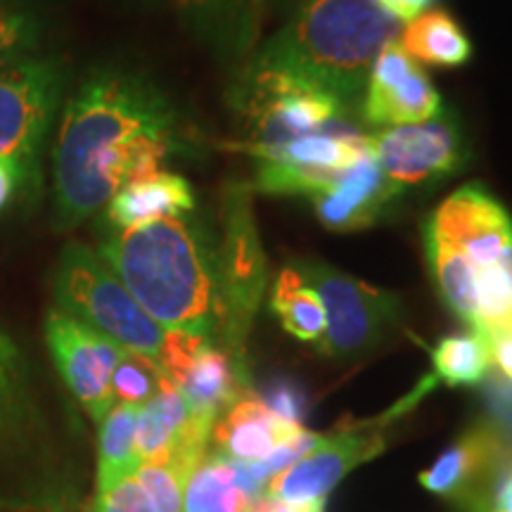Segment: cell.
<instances>
[{"label":"cell","instance_id":"30bf717a","mask_svg":"<svg viewBox=\"0 0 512 512\" xmlns=\"http://www.w3.org/2000/svg\"><path fill=\"white\" fill-rule=\"evenodd\" d=\"M245 110L259 136L254 143H283L342 126L349 107L316 83L271 69H249Z\"/></svg>","mask_w":512,"mask_h":512},{"label":"cell","instance_id":"603a6c76","mask_svg":"<svg viewBox=\"0 0 512 512\" xmlns=\"http://www.w3.org/2000/svg\"><path fill=\"white\" fill-rule=\"evenodd\" d=\"M271 309L280 325L299 342L318 344L325 335L323 302L292 266H285L271 292Z\"/></svg>","mask_w":512,"mask_h":512},{"label":"cell","instance_id":"5bb4252c","mask_svg":"<svg viewBox=\"0 0 512 512\" xmlns=\"http://www.w3.org/2000/svg\"><path fill=\"white\" fill-rule=\"evenodd\" d=\"M441 114V95L430 76L401 48L399 38L384 46L370 69L361 117L368 126L394 128L422 124Z\"/></svg>","mask_w":512,"mask_h":512},{"label":"cell","instance_id":"2e32d148","mask_svg":"<svg viewBox=\"0 0 512 512\" xmlns=\"http://www.w3.org/2000/svg\"><path fill=\"white\" fill-rule=\"evenodd\" d=\"M302 425H292L278 418L261 396H240L226 413L216 420L211 432V444L221 456L240 463H261L280 446L302 434Z\"/></svg>","mask_w":512,"mask_h":512},{"label":"cell","instance_id":"4dcf8cb0","mask_svg":"<svg viewBox=\"0 0 512 512\" xmlns=\"http://www.w3.org/2000/svg\"><path fill=\"white\" fill-rule=\"evenodd\" d=\"M380 8L392 15L396 22H413L415 17H420L422 12H427V8L434 3V0H375Z\"/></svg>","mask_w":512,"mask_h":512},{"label":"cell","instance_id":"ffe728a7","mask_svg":"<svg viewBox=\"0 0 512 512\" xmlns=\"http://www.w3.org/2000/svg\"><path fill=\"white\" fill-rule=\"evenodd\" d=\"M401 48L415 62L430 67H460L470 60L472 43L451 15L441 10L422 12L401 29Z\"/></svg>","mask_w":512,"mask_h":512},{"label":"cell","instance_id":"ba28073f","mask_svg":"<svg viewBox=\"0 0 512 512\" xmlns=\"http://www.w3.org/2000/svg\"><path fill=\"white\" fill-rule=\"evenodd\" d=\"M221 290L226 306V337L223 351L245 363V344L256 309L266 292L268 271L259 233L249 204L247 188L233 185L223 200V235L219 240Z\"/></svg>","mask_w":512,"mask_h":512},{"label":"cell","instance_id":"7c38bea8","mask_svg":"<svg viewBox=\"0 0 512 512\" xmlns=\"http://www.w3.org/2000/svg\"><path fill=\"white\" fill-rule=\"evenodd\" d=\"M370 147L384 178L399 195L406 188L456 174L463 166V138L456 121L444 112L422 124L370 133Z\"/></svg>","mask_w":512,"mask_h":512},{"label":"cell","instance_id":"f1b7e54d","mask_svg":"<svg viewBox=\"0 0 512 512\" xmlns=\"http://www.w3.org/2000/svg\"><path fill=\"white\" fill-rule=\"evenodd\" d=\"M261 401H264L278 418L292 422V425H302L306 411H309V399H306L304 389L299 387L297 382L287 380V377H280V380L268 384Z\"/></svg>","mask_w":512,"mask_h":512},{"label":"cell","instance_id":"ac0fdd59","mask_svg":"<svg viewBox=\"0 0 512 512\" xmlns=\"http://www.w3.org/2000/svg\"><path fill=\"white\" fill-rule=\"evenodd\" d=\"M195 207L197 200L192 185L183 176L159 171L121 188L102 211H105L107 230H126L192 214Z\"/></svg>","mask_w":512,"mask_h":512},{"label":"cell","instance_id":"9c48e42d","mask_svg":"<svg viewBox=\"0 0 512 512\" xmlns=\"http://www.w3.org/2000/svg\"><path fill=\"white\" fill-rule=\"evenodd\" d=\"M434 382H437L434 377H427L406 401H401L392 413H387L380 420L363 422V425L347 427V430H339L335 434H323V439L302 460H297L285 472L275 475L266 484L264 491L287 503L325 501L330 491L354 467L380 456L384 451V444H387L384 427L394 418H399L401 413H406V408L413 406L422 394L430 392Z\"/></svg>","mask_w":512,"mask_h":512},{"label":"cell","instance_id":"836d02e7","mask_svg":"<svg viewBox=\"0 0 512 512\" xmlns=\"http://www.w3.org/2000/svg\"><path fill=\"white\" fill-rule=\"evenodd\" d=\"M22 190V178L10 164L0 162V211L15 200L17 192Z\"/></svg>","mask_w":512,"mask_h":512},{"label":"cell","instance_id":"3957f363","mask_svg":"<svg viewBox=\"0 0 512 512\" xmlns=\"http://www.w3.org/2000/svg\"><path fill=\"white\" fill-rule=\"evenodd\" d=\"M403 24L375 0H304L271 36L252 69H271L323 88L354 107L363 102L370 69Z\"/></svg>","mask_w":512,"mask_h":512},{"label":"cell","instance_id":"7a4b0ae2","mask_svg":"<svg viewBox=\"0 0 512 512\" xmlns=\"http://www.w3.org/2000/svg\"><path fill=\"white\" fill-rule=\"evenodd\" d=\"M95 252L159 325L223 347L219 240L200 221L185 214L107 230Z\"/></svg>","mask_w":512,"mask_h":512},{"label":"cell","instance_id":"9a60e30c","mask_svg":"<svg viewBox=\"0 0 512 512\" xmlns=\"http://www.w3.org/2000/svg\"><path fill=\"white\" fill-rule=\"evenodd\" d=\"M399 197L370 155L361 164L342 171L335 181L313 192L316 216L330 230H361L380 219L389 202Z\"/></svg>","mask_w":512,"mask_h":512},{"label":"cell","instance_id":"4fadbf2b","mask_svg":"<svg viewBox=\"0 0 512 512\" xmlns=\"http://www.w3.org/2000/svg\"><path fill=\"white\" fill-rule=\"evenodd\" d=\"M512 460V446L491 420L477 422L420 475L427 491L465 508L489 503L496 479Z\"/></svg>","mask_w":512,"mask_h":512},{"label":"cell","instance_id":"277c9868","mask_svg":"<svg viewBox=\"0 0 512 512\" xmlns=\"http://www.w3.org/2000/svg\"><path fill=\"white\" fill-rule=\"evenodd\" d=\"M53 297L55 309L110 337L121 349L155 361L169 380H174L202 344H207L202 337L159 325L100 254L83 242H69L57 256Z\"/></svg>","mask_w":512,"mask_h":512},{"label":"cell","instance_id":"52a82bcc","mask_svg":"<svg viewBox=\"0 0 512 512\" xmlns=\"http://www.w3.org/2000/svg\"><path fill=\"white\" fill-rule=\"evenodd\" d=\"M242 150L256 162L254 188L266 195H304L325 188L330 181L373 155L370 133L351 126H332L283 143H247Z\"/></svg>","mask_w":512,"mask_h":512},{"label":"cell","instance_id":"cb8c5ba5","mask_svg":"<svg viewBox=\"0 0 512 512\" xmlns=\"http://www.w3.org/2000/svg\"><path fill=\"white\" fill-rule=\"evenodd\" d=\"M48 12L38 0H0V67L41 55Z\"/></svg>","mask_w":512,"mask_h":512},{"label":"cell","instance_id":"83f0119b","mask_svg":"<svg viewBox=\"0 0 512 512\" xmlns=\"http://www.w3.org/2000/svg\"><path fill=\"white\" fill-rule=\"evenodd\" d=\"M88 512H152L143 484L136 475L119 479L107 489H98Z\"/></svg>","mask_w":512,"mask_h":512},{"label":"cell","instance_id":"d590c367","mask_svg":"<svg viewBox=\"0 0 512 512\" xmlns=\"http://www.w3.org/2000/svg\"><path fill=\"white\" fill-rule=\"evenodd\" d=\"M465 512H496V510L491 508L489 503H479V505H472V508H467Z\"/></svg>","mask_w":512,"mask_h":512},{"label":"cell","instance_id":"f546056e","mask_svg":"<svg viewBox=\"0 0 512 512\" xmlns=\"http://www.w3.org/2000/svg\"><path fill=\"white\" fill-rule=\"evenodd\" d=\"M323 508H325V501L287 503V501H280V498H275L264 491V494L252 498L242 512H325Z\"/></svg>","mask_w":512,"mask_h":512},{"label":"cell","instance_id":"e575fe53","mask_svg":"<svg viewBox=\"0 0 512 512\" xmlns=\"http://www.w3.org/2000/svg\"><path fill=\"white\" fill-rule=\"evenodd\" d=\"M181 5H190V8H200V5H209L214 3V0H178Z\"/></svg>","mask_w":512,"mask_h":512},{"label":"cell","instance_id":"7402d4cb","mask_svg":"<svg viewBox=\"0 0 512 512\" xmlns=\"http://www.w3.org/2000/svg\"><path fill=\"white\" fill-rule=\"evenodd\" d=\"M140 408L114 403L100 422L98 437V489H107L119 479L136 475L140 467L136 430Z\"/></svg>","mask_w":512,"mask_h":512},{"label":"cell","instance_id":"6da1fadb","mask_svg":"<svg viewBox=\"0 0 512 512\" xmlns=\"http://www.w3.org/2000/svg\"><path fill=\"white\" fill-rule=\"evenodd\" d=\"M174 105L145 74L100 67L64 102L53 147V223L81 226L126 185L164 171L178 147Z\"/></svg>","mask_w":512,"mask_h":512},{"label":"cell","instance_id":"d4e9b609","mask_svg":"<svg viewBox=\"0 0 512 512\" xmlns=\"http://www.w3.org/2000/svg\"><path fill=\"white\" fill-rule=\"evenodd\" d=\"M434 380L446 382L448 387H475L491 368L489 339L467 332L439 339L432 351Z\"/></svg>","mask_w":512,"mask_h":512},{"label":"cell","instance_id":"4316f807","mask_svg":"<svg viewBox=\"0 0 512 512\" xmlns=\"http://www.w3.org/2000/svg\"><path fill=\"white\" fill-rule=\"evenodd\" d=\"M136 477L150 498L152 512H183V489L188 479L176 467L140 465Z\"/></svg>","mask_w":512,"mask_h":512},{"label":"cell","instance_id":"d6986e66","mask_svg":"<svg viewBox=\"0 0 512 512\" xmlns=\"http://www.w3.org/2000/svg\"><path fill=\"white\" fill-rule=\"evenodd\" d=\"M38 403L27 358L0 325V453L19 451L38 432Z\"/></svg>","mask_w":512,"mask_h":512},{"label":"cell","instance_id":"1f68e13d","mask_svg":"<svg viewBox=\"0 0 512 512\" xmlns=\"http://www.w3.org/2000/svg\"><path fill=\"white\" fill-rule=\"evenodd\" d=\"M489 351L491 366H496L508 380H512V332L489 337Z\"/></svg>","mask_w":512,"mask_h":512},{"label":"cell","instance_id":"8992f818","mask_svg":"<svg viewBox=\"0 0 512 512\" xmlns=\"http://www.w3.org/2000/svg\"><path fill=\"white\" fill-rule=\"evenodd\" d=\"M318 294L325 309V335L316 344L330 358H354L370 351L399 323L401 299L316 259L290 264Z\"/></svg>","mask_w":512,"mask_h":512},{"label":"cell","instance_id":"8fae6325","mask_svg":"<svg viewBox=\"0 0 512 512\" xmlns=\"http://www.w3.org/2000/svg\"><path fill=\"white\" fill-rule=\"evenodd\" d=\"M43 332L62 382L83 411L100 425L117 403L112 394V375L126 349L60 309L46 313Z\"/></svg>","mask_w":512,"mask_h":512},{"label":"cell","instance_id":"d6a6232c","mask_svg":"<svg viewBox=\"0 0 512 512\" xmlns=\"http://www.w3.org/2000/svg\"><path fill=\"white\" fill-rule=\"evenodd\" d=\"M489 505L496 512H512V460L501 472V477L496 479L494 489H491V496H489Z\"/></svg>","mask_w":512,"mask_h":512},{"label":"cell","instance_id":"44dd1931","mask_svg":"<svg viewBox=\"0 0 512 512\" xmlns=\"http://www.w3.org/2000/svg\"><path fill=\"white\" fill-rule=\"evenodd\" d=\"M247 503L233 460L207 451L185 482L183 512H242Z\"/></svg>","mask_w":512,"mask_h":512},{"label":"cell","instance_id":"5b68a950","mask_svg":"<svg viewBox=\"0 0 512 512\" xmlns=\"http://www.w3.org/2000/svg\"><path fill=\"white\" fill-rule=\"evenodd\" d=\"M67 67L60 57L36 55L0 67V162L22 178V188L41 185V159L62 105Z\"/></svg>","mask_w":512,"mask_h":512},{"label":"cell","instance_id":"8d00e7d4","mask_svg":"<svg viewBox=\"0 0 512 512\" xmlns=\"http://www.w3.org/2000/svg\"><path fill=\"white\" fill-rule=\"evenodd\" d=\"M38 512H55V510H38Z\"/></svg>","mask_w":512,"mask_h":512},{"label":"cell","instance_id":"e0dca14e","mask_svg":"<svg viewBox=\"0 0 512 512\" xmlns=\"http://www.w3.org/2000/svg\"><path fill=\"white\" fill-rule=\"evenodd\" d=\"M174 384L188 401L192 413L204 420H216L249 389L247 366L235 361L228 351L216 344H204L190 363L181 370Z\"/></svg>","mask_w":512,"mask_h":512},{"label":"cell","instance_id":"484cf974","mask_svg":"<svg viewBox=\"0 0 512 512\" xmlns=\"http://www.w3.org/2000/svg\"><path fill=\"white\" fill-rule=\"evenodd\" d=\"M166 380H169V375L155 361L133 354V351H124L112 375L114 401L143 408L145 403L155 399Z\"/></svg>","mask_w":512,"mask_h":512}]
</instances>
